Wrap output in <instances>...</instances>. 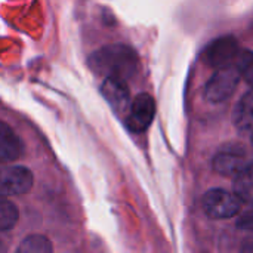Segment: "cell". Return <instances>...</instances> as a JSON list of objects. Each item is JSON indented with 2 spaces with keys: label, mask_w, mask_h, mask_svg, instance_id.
I'll list each match as a JSON object with an SVG mask.
<instances>
[{
  "label": "cell",
  "mask_w": 253,
  "mask_h": 253,
  "mask_svg": "<svg viewBox=\"0 0 253 253\" xmlns=\"http://www.w3.org/2000/svg\"><path fill=\"white\" fill-rule=\"evenodd\" d=\"M33 182V173L27 168L3 166L0 168V199L25 194L31 190Z\"/></svg>",
  "instance_id": "obj_4"
},
{
  "label": "cell",
  "mask_w": 253,
  "mask_h": 253,
  "mask_svg": "<svg viewBox=\"0 0 253 253\" xmlns=\"http://www.w3.org/2000/svg\"><path fill=\"white\" fill-rule=\"evenodd\" d=\"M156 114V102L151 95L141 93L132 102L130 108L126 114V126L132 132H144L154 119Z\"/></svg>",
  "instance_id": "obj_5"
},
{
  "label": "cell",
  "mask_w": 253,
  "mask_h": 253,
  "mask_svg": "<svg viewBox=\"0 0 253 253\" xmlns=\"http://www.w3.org/2000/svg\"><path fill=\"white\" fill-rule=\"evenodd\" d=\"M18 216L19 213L16 206L6 199H0V231L13 228L18 222Z\"/></svg>",
  "instance_id": "obj_13"
},
{
  "label": "cell",
  "mask_w": 253,
  "mask_h": 253,
  "mask_svg": "<svg viewBox=\"0 0 253 253\" xmlns=\"http://www.w3.org/2000/svg\"><path fill=\"white\" fill-rule=\"evenodd\" d=\"M245 168V150L239 145H225L213 159V169L224 176H237Z\"/></svg>",
  "instance_id": "obj_8"
},
{
  "label": "cell",
  "mask_w": 253,
  "mask_h": 253,
  "mask_svg": "<svg viewBox=\"0 0 253 253\" xmlns=\"http://www.w3.org/2000/svg\"><path fill=\"white\" fill-rule=\"evenodd\" d=\"M236 61H237L236 68L240 77H243L253 87V52L251 50L240 52Z\"/></svg>",
  "instance_id": "obj_14"
},
{
  "label": "cell",
  "mask_w": 253,
  "mask_h": 253,
  "mask_svg": "<svg viewBox=\"0 0 253 253\" xmlns=\"http://www.w3.org/2000/svg\"><path fill=\"white\" fill-rule=\"evenodd\" d=\"M240 253H253V236L248 237L242 243V251H240Z\"/></svg>",
  "instance_id": "obj_16"
},
{
  "label": "cell",
  "mask_w": 253,
  "mask_h": 253,
  "mask_svg": "<svg viewBox=\"0 0 253 253\" xmlns=\"http://www.w3.org/2000/svg\"><path fill=\"white\" fill-rule=\"evenodd\" d=\"M101 93L116 114L126 117L130 108V93L126 82L116 80V79H105L101 86Z\"/></svg>",
  "instance_id": "obj_7"
},
{
  "label": "cell",
  "mask_w": 253,
  "mask_h": 253,
  "mask_svg": "<svg viewBox=\"0 0 253 253\" xmlns=\"http://www.w3.org/2000/svg\"><path fill=\"white\" fill-rule=\"evenodd\" d=\"M234 123L242 132H253V90L240 99L234 113Z\"/></svg>",
  "instance_id": "obj_10"
},
{
  "label": "cell",
  "mask_w": 253,
  "mask_h": 253,
  "mask_svg": "<svg viewBox=\"0 0 253 253\" xmlns=\"http://www.w3.org/2000/svg\"><path fill=\"white\" fill-rule=\"evenodd\" d=\"M239 228L245 230V231H251L253 233V211L246 212L240 219H239Z\"/></svg>",
  "instance_id": "obj_15"
},
{
  "label": "cell",
  "mask_w": 253,
  "mask_h": 253,
  "mask_svg": "<svg viewBox=\"0 0 253 253\" xmlns=\"http://www.w3.org/2000/svg\"><path fill=\"white\" fill-rule=\"evenodd\" d=\"M0 253H6V251H4V246H3V243H1V240H0Z\"/></svg>",
  "instance_id": "obj_17"
},
{
  "label": "cell",
  "mask_w": 253,
  "mask_h": 253,
  "mask_svg": "<svg viewBox=\"0 0 253 253\" xmlns=\"http://www.w3.org/2000/svg\"><path fill=\"white\" fill-rule=\"evenodd\" d=\"M237 56H239V43L233 36H225L213 40L203 53L205 61L218 70L231 67L233 61H236Z\"/></svg>",
  "instance_id": "obj_6"
},
{
  "label": "cell",
  "mask_w": 253,
  "mask_h": 253,
  "mask_svg": "<svg viewBox=\"0 0 253 253\" xmlns=\"http://www.w3.org/2000/svg\"><path fill=\"white\" fill-rule=\"evenodd\" d=\"M240 80V74L236 67H227L218 70L205 87V96L209 102L218 104L230 98L236 90Z\"/></svg>",
  "instance_id": "obj_3"
},
{
  "label": "cell",
  "mask_w": 253,
  "mask_h": 253,
  "mask_svg": "<svg viewBox=\"0 0 253 253\" xmlns=\"http://www.w3.org/2000/svg\"><path fill=\"white\" fill-rule=\"evenodd\" d=\"M234 190H236V196L240 200L253 205V163L246 165L243 170L236 176Z\"/></svg>",
  "instance_id": "obj_11"
},
{
  "label": "cell",
  "mask_w": 253,
  "mask_h": 253,
  "mask_svg": "<svg viewBox=\"0 0 253 253\" xmlns=\"http://www.w3.org/2000/svg\"><path fill=\"white\" fill-rule=\"evenodd\" d=\"M22 151L24 145L19 136L9 125L0 122V163H10L19 159Z\"/></svg>",
  "instance_id": "obj_9"
},
{
  "label": "cell",
  "mask_w": 253,
  "mask_h": 253,
  "mask_svg": "<svg viewBox=\"0 0 253 253\" xmlns=\"http://www.w3.org/2000/svg\"><path fill=\"white\" fill-rule=\"evenodd\" d=\"M252 144H253V132H252Z\"/></svg>",
  "instance_id": "obj_18"
},
{
  "label": "cell",
  "mask_w": 253,
  "mask_h": 253,
  "mask_svg": "<svg viewBox=\"0 0 253 253\" xmlns=\"http://www.w3.org/2000/svg\"><path fill=\"white\" fill-rule=\"evenodd\" d=\"M15 253H53L52 243L44 236L27 237Z\"/></svg>",
  "instance_id": "obj_12"
},
{
  "label": "cell",
  "mask_w": 253,
  "mask_h": 253,
  "mask_svg": "<svg viewBox=\"0 0 253 253\" xmlns=\"http://www.w3.org/2000/svg\"><path fill=\"white\" fill-rule=\"evenodd\" d=\"M89 67L98 76L126 82L139 70L136 52L126 44H108L89 56Z\"/></svg>",
  "instance_id": "obj_1"
},
{
  "label": "cell",
  "mask_w": 253,
  "mask_h": 253,
  "mask_svg": "<svg viewBox=\"0 0 253 253\" xmlns=\"http://www.w3.org/2000/svg\"><path fill=\"white\" fill-rule=\"evenodd\" d=\"M203 211L212 219H228L239 213L242 200L225 190L213 188L203 196Z\"/></svg>",
  "instance_id": "obj_2"
}]
</instances>
